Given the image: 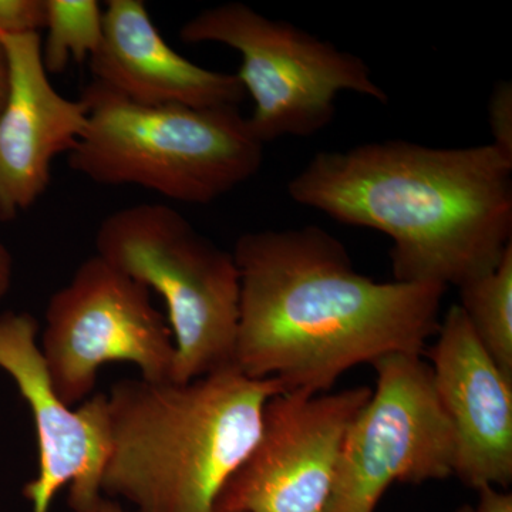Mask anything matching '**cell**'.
I'll list each match as a JSON object with an SVG mask.
<instances>
[{
  "instance_id": "cell-6",
  "label": "cell",
  "mask_w": 512,
  "mask_h": 512,
  "mask_svg": "<svg viewBox=\"0 0 512 512\" xmlns=\"http://www.w3.org/2000/svg\"><path fill=\"white\" fill-rule=\"evenodd\" d=\"M180 37L188 45L220 43L241 55L235 74L254 101L248 124L264 146L276 138L313 136L329 126L339 93L389 101L365 60L245 3L202 10L185 22Z\"/></svg>"
},
{
  "instance_id": "cell-14",
  "label": "cell",
  "mask_w": 512,
  "mask_h": 512,
  "mask_svg": "<svg viewBox=\"0 0 512 512\" xmlns=\"http://www.w3.org/2000/svg\"><path fill=\"white\" fill-rule=\"evenodd\" d=\"M460 306L474 335L505 376L512 377V245L493 271L461 285Z\"/></svg>"
},
{
  "instance_id": "cell-1",
  "label": "cell",
  "mask_w": 512,
  "mask_h": 512,
  "mask_svg": "<svg viewBox=\"0 0 512 512\" xmlns=\"http://www.w3.org/2000/svg\"><path fill=\"white\" fill-rule=\"evenodd\" d=\"M235 367L285 392L328 393L355 366L423 356L439 332L446 286L359 274L325 229H265L238 238Z\"/></svg>"
},
{
  "instance_id": "cell-15",
  "label": "cell",
  "mask_w": 512,
  "mask_h": 512,
  "mask_svg": "<svg viewBox=\"0 0 512 512\" xmlns=\"http://www.w3.org/2000/svg\"><path fill=\"white\" fill-rule=\"evenodd\" d=\"M46 42L42 59L47 74H62L70 63H82L103 39V9L96 0H46Z\"/></svg>"
},
{
  "instance_id": "cell-11",
  "label": "cell",
  "mask_w": 512,
  "mask_h": 512,
  "mask_svg": "<svg viewBox=\"0 0 512 512\" xmlns=\"http://www.w3.org/2000/svg\"><path fill=\"white\" fill-rule=\"evenodd\" d=\"M429 356L434 390L456 434L454 476L466 487L512 483V377L478 342L460 306L441 318Z\"/></svg>"
},
{
  "instance_id": "cell-4",
  "label": "cell",
  "mask_w": 512,
  "mask_h": 512,
  "mask_svg": "<svg viewBox=\"0 0 512 512\" xmlns=\"http://www.w3.org/2000/svg\"><path fill=\"white\" fill-rule=\"evenodd\" d=\"M80 100L87 128L67 164L96 184L210 204L251 180L264 161V144L238 106H140L94 80Z\"/></svg>"
},
{
  "instance_id": "cell-22",
  "label": "cell",
  "mask_w": 512,
  "mask_h": 512,
  "mask_svg": "<svg viewBox=\"0 0 512 512\" xmlns=\"http://www.w3.org/2000/svg\"><path fill=\"white\" fill-rule=\"evenodd\" d=\"M454 512H474V508L470 507V505L464 504L461 507H458Z\"/></svg>"
},
{
  "instance_id": "cell-21",
  "label": "cell",
  "mask_w": 512,
  "mask_h": 512,
  "mask_svg": "<svg viewBox=\"0 0 512 512\" xmlns=\"http://www.w3.org/2000/svg\"><path fill=\"white\" fill-rule=\"evenodd\" d=\"M80 512H127L121 505L114 503V501L104 500L103 497L96 501L89 508Z\"/></svg>"
},
{
  "instance_id": "cell-19",
  "label": "cell",
  "mask_w": 512,
  "mask_h": 512,
  "mask_svg": "<svg viewBox=\"0 0 512 512\" xmlns=\"http://www.w3.org/2000/svg\"><path fill=\"white\" fill-rule=\"evenodd\" d=\"M13 261L5 245L0 242V299L6 296L12 285Z\"/></svg>"
},
{
  "instance_id": "cell-18",
  "label": "cell",
  "mask_w": 512,
  "mask_h": 512,
  "mask_svg": "<svg viewBox=\"0 0 512 512\" xmlns=\"http://www.w3.org/2000/svg\"><path fill=\"white\" fill-rule=\"evenodd\" d=\"M474 512H512V494L487 485L478 490V505Z\"/></svg>"
},
{
  "instance_id": "cell-17",
  "label": "cell",
  "mask_w": 512,
  "mask_h": 512,
  "mask_svg": "<svg viewBox=\"0 0 512 512\" xmlns=\"http://www.w3.org/2000/svg\"><path fill=\"white\" fill-rule=\"evenodd\" d=\"M488 123L494 147L512 160V84L498 82L495 84L490 101H488Z\"/></svg>"
},
{
  "instance_id": "cell-3",
  "label": "cell",
  "mask_w": 512,
  "mask_h": 512,
  "mask_svg": "<svg viewBox=\"0 0 512 512\" xmlns=\"http://www.w3.org/2000/svg\"><path fill=\"white\" fill-rule=\"evenodd\" d=\"M284 392L235 366L187 383L119 380L104 394L101 493L137 512H212L258 440L265 404Z\"/></svg>"
},
{
  "instance_id": "cell-16",
  "label": "cell",
  "mask_w": 512,
  "mask_h": 512,
  "mask_svg": "<svg viewBox=\"0 0 512 512\" xmlns=\"http://www.w3.org/2000/svg\"><path fill=\"white\" fill-rule=\"evenodd\" d=\"M45 23L46 0H0V36L40 33Z\"/></svg>"
},
{
  "instance_id": "cell-20",
  "label": "cell",
  "mask_w": 512,
  "mask_h": 512,
  "mask_svg": "<svg viewBox=\"0 0 512 512\" xmlns=\"http://www.w3.org/2000/svg\"><path fill=\"white\" fill-rule=\"evenodd\" d=\"M9 92V63L6 56L5 46L0 39V111L5 106L6 97Z\"/></svg>"
},
{
  "instance_id": "cell-8",
  "label": "cell",
  "mask_w": 512,
  "mask_h": 512,
  "mask_svg": "<svg viewBox=\"0 0 512 512\" xmlns=\"http://www.w3.org/2000/svg\"><path fill=\"white\" fill-rule=\"evenodd\" d=\"M376 389L350 424L323 512H375L394 483L454 476L456 434L420 355L376 360Z\"/></svg>"
},
{
  "instance_id": "cell-12",
  "label": "cell",
  "mask_w": 512,
  "mask_h": 512,
  "mask_svg": "<svg viewBox=\"0 0 512 512\" xmlns=\"http://www.w3.org/2000/svg\"><path fill=\"white\" fill-rule=\"evenodd\" d=\"M0 39L9 63L0 111V221L10 222L45 194L53 161L83 137L87 111L82 100L66 99L50 83L40 33Z\"/></svg>"
},
{
  "instance_id": "cell-5",
  "label": "cell",
  "mask_w": 512,
  "mask_h": 512,
  "mask_svg": "<svg viewBox=\"0 0 512 512\" xmlns=\"http://www.w3.org/2000/svg\"><path fill=\"white\" fill-rule=\"evenodd\" d=\"M94 244L96 255L163 298L175 345L174 382L235 366L241 285L232 252L165 204L114 211Z\"/></svg>"
},
{
  "instance_id": "cell-10",
  "label": "cell",
  "mask_w": 512,
  "mask_h": 512,
  "mask_svg": "<svg viewBox=\"0 0 512 512\" xmlns=\"http://www.w3.org/2000/svg\"><path fill=\"white\" fill-rule=\"evenodd\" d=\"M0 369L18 386L35 423L39 471L23 488L33 512H49L57 491L67 484L70 508L86 510L101 498L104 393L93 394L76 410L62 402L47 376L37 322L26 312L0 315Z\"/></svg>"
},
{
  "instance_id": "cell-13",
  "label": "cell",
  "mask_w": 512,
  "mask_h": 512,
  "mask_svg": "<svg viewBox=\"0 0 512 512\" xmlns=\"http://www.w3.org/2000/svg\"><path fill=\"white\" fill-rule=\"evenodd\" d=\"M93 80L140 106H238L247 97L235 73L185 59L165 42L143 0H110L103 39L89 59Z\"/></svg>"
},
{
  "instance_id": "cell-7",
  "label": "cell",
  "mask_w": 512,
  "mask_h": 512,
  "mask_svg": "<svg viewBox=\"0 0 512 512\" xmlns=\"http://www.w3.org/2000/svg\"><path fill=\"white\" fill-rule=\"evenodd\" d=\"M39 346L53 390L70 407L92 396L107 363H133L154 382L173 380L167 318L146 286L96 254L50 296Z\"/></svg>"
},
{
  "instance_id": "cell-2",
  "label": "cell",
  "mask_w": 512,
  "mask_h": 512,
  "mask_svg": "<svg viewBox=\"0 0 512 512\" xmlns=\"http://www.w3.org/2000/svg\"><path fill=\"white\" fill-rule=\"evenodd\" d=\"M288 194L392 239L393 281L460 288L497 268L512 245V160L491 143L389 140L320 151Z\"/></svg>"
},
{
  "instance_id": "cell-9",
  "label": "cell",
  "mask_w": 512,
  "mask_h": 512,
  "mask_svg": "<svg viewBox=\"0 0 512 512\" xmlns=\"http://www.w3.org/2000/svg\"><path fill=\"white\" fill-rule=\"evenodd\" d=\"M373 390L284 392L262 413L254 448L215 498L212 512H323L350 424Z\"/></svg>"
}]
</instances>
